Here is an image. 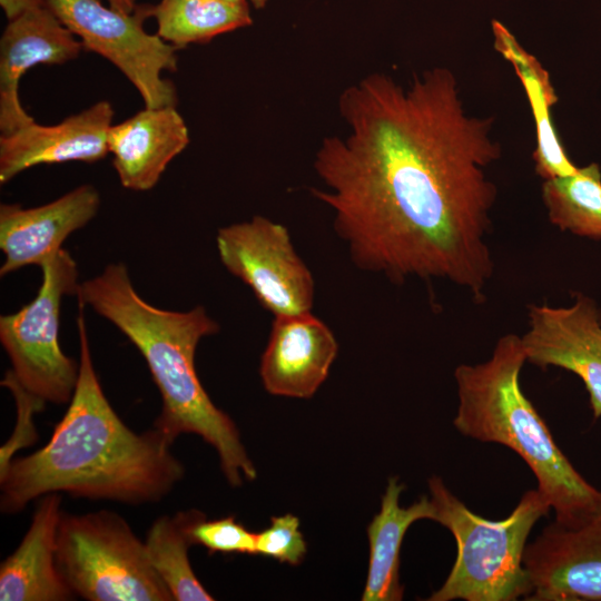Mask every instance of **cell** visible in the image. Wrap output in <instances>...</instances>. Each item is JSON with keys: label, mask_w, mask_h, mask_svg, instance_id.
Segmentation results:
<instances>
[{"label": "cell", "mask_w": 601, "mask_h": 601, "mask_svg": "<svg viewBox=\"0 0 601 601\" xmlns=\"http://www.w3.org/2000/svg\"><path fill=\"white\" fill-rule=\"evenodd\" d=\"M346 130L325 137L313 196L333 213L354 265L395 283L445 279L482 300L501 155L492 119L464 109L453 72L434 67L402 85L370 73L338 99Z\"/></svg>", "instance_id": "1"}, {"label": "cell", "mask_w": 601, "mask_h": 601, "mask_svg": "<svg viewBox=\"0 0 601 601\" xmlns=\"http://www.w3.org/2000/svg\"><path fill=\"white\" fill-rule=\"evenodd\" d=\"M77 317L79 377L62 418L49 442L30 455L12 459L0 473V509L18 513L49 493L127 504L155 503L185 474L157 427L130 430L99 383L89 347L82 307Z\"/></svg>", "instance_id": "2"}, {"label": "cell", "mask_w": 601, "mask_h": 601, "mask_svg": "<svg viewBox=\"0 0 601 601\" xmlns=\"http://www.w3.org/2000/svg\"><path fill=\"white\" fill-rule=\"evenodd\" d=\"M76 296L79 306L114 324L145 358L162 401L154 426L174 441L180 434L200 436L216 450L230 485L254 481L257 471L235 423L213 403L197 376L196 348L204 337L219 332L207 311L203 306L168 311L149 304L122 263H111L81 282Z\"/></svg>", "instance_id": "3"}, {"label": "cell", "mask_w": 601, "mask_h": 601, "mask_svg": "<svg viewBox=\"0 0 601 601\" xmlns=\"http://www.w3.org/2000/svg\"><path fill=\"white\" fill-rule=\"evenodd\" d=\"M525 362L521 336L506 334L485 362L459 365L453 424L466 437L497 443L519 454L553 509L554 521L575 528L600 510L601 491L574 469L523 393L520 374Z\"/></svg>", "instance_id": "4"}, {"label": "cell", "mask_w": 601, "mask_h": 601, "mask_svg": "<svg viewBox=\"0 0 601 601\" xmlns=\"http://www.w3.org/2000/svg\"><path fill=\"white\" fill-rule=\"evenodd\" d=\"M433 521L456 542L455 562L428 601H515L531 593L523 565L528 538L551 506L539 490L526 491L504 519L487 520L471 511L440 476L428 482Z\"/></svg>", "instance_id": "5"}, {"label": "cell", "mask_w": 601, "mask_h": 601, "mask_svg": "<svg viewBox=\"0 0 601 601\" xmlns=\"http://www.w3.org/2000/svg\"><path fill=\"white\" fill-rule=\"evenodd\" d=\"M56 561L75 595L89 601H171L145 542L111 511L62 512Z\"/></svg>", "instance_id": "6"}, {"label": "cell", "mask_w": 601, "mask_h": 601, "mask_svg": "<svg viewBox=\"0 0 601 601\" xmlns=\"http://www.w3.org/2000/svg\"><path fill=\"white\" fill-rule=\"evenodd\" d=\"M40 268L42 282L36 297L0 317V342L23 388L46 403L66 404L77 386L79 362L61 349L60 311L63 297L76 295L79 288L78 265L62 248Z\"/></svg>", "instance_id": "7"}, {"label": "cell", "mask_w": 601, "mask_h": 601, "mask_svg": "<svg viewBox=\"0 0 601 601\" xmlns=\"http://www.w3.org/2000/svg\"><path fill=\"white\" fill-rule=\"evenodd\" d=\"M59 20L80 40L83 50L110 61L134 85L145 107L176 106L177 91L165 71L177 70L176 48L157 33H148L144 21L148 4L124 13L100 0H47Z\"/></svg>", "instance_id": "8"}, {"label": "cell", "mask_w": 601, "mask_h": 601, "mask_svg": "<svg viewBox=\"0 0 601 601\" xmlns=\"http://www.w3.org/2000/svg\"><path fill=\"white\" fill-rule=\"evenodd\" d=\"M216 247L224 267L275 317L311 312L314 278L284 225L257 215L219 228Z\"/></svg>", "instance_id": "9"}, {"label": "cell", "mask_w": 601, "mask_h": 601, "mask_svg": "<svg viewBox=\"0 0 601 601\" xmlns=\"http://www.w3.org/2000/svg\"><path fill=\"white\" fill-rule=\"evenodd\" d=\"M526 601H601V508L585 523L552 522L524 550Z\"/></svg>", "instance_id": "10"}, {"label": "cell", "mask_w": 601, "mask_h": 601, "mask_svg": "<svg viewBox=\"0 0 601 601\" xmlns=\"http://www.w3.org/2000/svg\"><path fill=\"white\" fill-rule=\"evenodd\" d=\"M521 341L526 362L579 376L593 417H601V314L594 300L577 294L568 307L530 306L529 329Z\"/></svg>", "instance_id": "11"}, {"label": "cell", "mask_w": 601, "mask_h": 601, "mask_svg": "<svg viewBox=\"0 0 601 601\" xmlns=\"http://www.w3.org/2000/svg\"><path fill=\"white\" fill-rule=\"evenodd\" d=\"M80 40L40 0L7 20L0 39V131L10 135L35 121L22 107L19 83L38 65H62L78 58Z\"/></svg>", "instance_id": "12"}, {"label": "cell", "mask_w": 601, "mask_h": 601, "mask_svg": "<svg viewBox=\"0 0 601 601\" xmlns=\"http://www.w3.org/2000/svg\"><path fill=\"white\" fill-rule=\"evenodd\" d=\"M100 195L83 184L45 205L24 208L20 204L0 205V249L4 260L0 275L22 267H41L76 230L97 215Z\"/></svg>", "instance_id": "13"}, {"label": "cell", "mask_w": 601, "mask_h": 601, "mask_svg": "<svg viewBox=\"0 0 601 601\" xmlns=\"http://www.w3.org/2000/svg\"><path fill=\"white\" fill-rule=\"evenodd\" d=\"M114 108L101 100L51 126L36 121L0 137V184L39 166L68 161L95 162L108 154Z\"/></svg>", "instance_id": "14"}, {"label": "cell", "mask_w": 601, "mask_h": 601, "mask_svg": "<svg viewBox=\"0 0 601 601\" xmlns=\"http://www.w3.org/2000/svg\"><path fill=\"white\" fill-rule=\"evenodd\" d=\"M338 344L312 313L276 316L262 355L259 374L273 395L309 398L327 378Z\"/></svg>", "instance_id": "15"}, {"label": "cell", "mask_w": 601, "mask_h": 601, "mask_svg": "<svg viewBox=\"0 0 601 601\" xmlns=\"http://www.w3.org/2000/svg\"><path fill=\"white\" fill-rule=\"evenodd\" d=\"M176 106L145 107L108 132V150L122 187L146 191L157 185L169 162L189 144Z\"/></svg>", "instance_id": "16"}, {"label": "cell", "mask_w": 601, "mask_h": 601, "mask_svg": "<svg viewBox=\"0 0 601 601\" xmlns=\"http://www.w3.org/2000/svg\"><path fill=\"white\" fill-rule=\"evenodd\" d=\"M61 495L40 497L28 531L18 548L1 562V601H66L75 593L56 561Z\"/></svg>", "instance_id": "17"}, {"label": "cell", "mask_w": 601, "mask_h": 601, "mask_svg": "<svg viewBox=\"0 0 601 601\" xmlns=\"http://www.w3.org/2000/svg\"><path fill=\"white\" fill-rule=\"evenodd\" d=\"M495 50L511 63L530 101L535 124L536 145L532 158L536 174L551 179L574 174L577 167L560 140L552 119L558 102L550 75L541 62L528 52L500 21H492Z\"/></svg>", "instance_id": "18"}, {"label": "cell", "mask_w": 601, "mask_h": 601, "mask_svg": "<svg viewBox=\"0 0 601 601\" xmlns=\"http://www.w3.org/2000/svg\"><path fill=\"white\" fill-rule=\"evenodd\" d=\"M404 484L397 476L388 480L381 510L367 528L370 561L363 601H400L404 588L400 582V552L404 535L416 521L434 519V506L422 496L407 508L400 505Z\"/></svg>", "instance_id": "19"}, {"label": "cell", "mask_w": 601, "mask_h": 601, "mask_svg": "<svg viewBox=\"0 0 601 601\" xmlns=\"http://www.w3.org/2000/svg\"><path fill=\"white\" fill-rule=\"evenodd\" d=\"M157 35L177 50L253 23L248 3L223 0H159L148 4Z\"/></svg>", "instance_id": "20"}, {"label": "cell", "mask_w": 601, "mask_h": 601, "mask_svg": "<svg viewBox=\"0 0 601 601\" xmlns=\"http://www.w3.org/2000/svg\"><path fill=\"white\" fill-rule=\"evenodd\" d=\"M203 512L191 509L161 515L149 528L145 546L150 564L175 601H211L196 577L188 549L193 544L189 528Z\"/></svg>", "instance_id": "21"}, {"label": "cell", "mask_w": 601, "mask_h": 601, "mask_svg": "<svg viewBox=\"0 0 601 601\" xmlns=\"http://www.w3.org/2000/svg\"><path fill=\"white\" fill-rule=\"evenodd\" d=\"M549 220L561 230L601 239V171L590 164L569 176L543 180Z\"/></svg>", "instance_id": "22"}, {"label": "cell", "mask_w": 601, "mask_h": 601, "mask_svg": "<svg viewBox=\"0 0 601 601\" xmlns=\"http://www.w3.org/2000/svg\"><path fill=\"white\" fill-rule=\"evenodd\" d=\"M193 544L210 553L256 554V533L248 531L234 516L207 521L203 513L189 528Z\"/></svg>", "instance_id": "23"}, {"label": "cell", "mask_w": 601, "mask_h": 601, "mask_svg": "<svg viewBox=\"0 0 601 601\" xmlns=\"http://www.w3.org/2000/svg\"><path fill=\"white\" fill-rule=\"evenodd\" d=\"M299 525V519L290 513L273 516L270 525L256 533V554L298 565L307 551Z\"/></svg>", "instance_id": "24"}, {"label": "cell", "mask_w": 601, "mask_h": 601, "mask_svg": "<svg viewBox=\"0 0 601 601\" xmlns=\"http://www.w3.org/2000/svg\"><path fill=\"white\" fill-rule=\"evenodd\" d=\"M1 385L12 394L17 407V423L11 437L0 450V473L3 472L13 459V454L32 445L37 441L33 415L43 410L46 402L32 395L17 381L9 370Z\"/></svg>", "instance_id": "25"}, {"label": "cell", "mask_w": 601, "mask_h": 601, "mask_svg": "<svg viewBox=\"0 0 601 601\" xmlns=\"http://www.w3.org/2000/svg\"><path fill=\"white\" fill-rule=\"evenodd\" d=\"M39 1L40 0H0V6L7 20H10Z\"/></svg>", "instance_id": "26"}, {"label": "cell", "mask_w": 601, "mask_h": 601, "mask_svg": "<svg viewBox=\"0 0 601 601\" xmlns=\"http://www.w3.org/2000/svg\"><path fill=\"white\" fill-rule=\"evenodd\" d=\"M108 6L124 13H132L137 8V0H107Z\"/></svg>", "instance_id": "27"}, {"label": "cell", "mask_w": 601, "mask_h": 601, "mask_svg": "<svg viewBox=\"0 0 601 601\" xmlns=\"http://www.w3.org/2000/svg\"><path fill=\"white\" fill-rule=\"evenodd\" d=\"M268 0H249L252 6L256 9H263L266 7Z\"/></svg>", "instance_id": "28"}, {"label": "cell", "mask_w": 601, "mask_h": 601, "mask_svg": "<svg viewBox=\"0 0 601 601\" xmlns=\"http://www.w3.org/2000/svg\"><path fill=\"white\" fill-rule=\"evenodd\" d=\"M223 1H228V2H233V3H248L247 0H223Z\"/></svg>", "instance_id": "29"}]
</instances>
